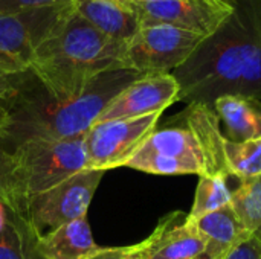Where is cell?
I'll return each mask as SVG.
<instances>
[{"label": "cell", "instance_id": "26", "mask_svg": "<svg viewBox=\"0 0 261 259\" xmlns=\"http://www.w3.org/2000/svg\"><path fill=\"white\" fill-rule=\"evenodd\" d=\"M225 259H261V246L251 238L231 250Z\"/></svg>", "mask_w": 261, "mask_h": 259}, {"label": "cell", "instance_id": "3", "mask_svg": "<svg viewBox=\"0 0 261 259\" xmlns=\"http://www.w3.org/2000/svg\"><path fill=\"white\" fill-rule=\"evenodd\" d=\"M124 49L125 43L110 40L72 9L37 47L29 70L50 95L70 98L101 73L125 69Z\"/></svg>", "mask_w": 261, "mask_h": 259}, {"label": "cell", "instance_id": "9", "mask_svg": "<svg viewBox=\"0 0 261 259\" xmlns=\"http://www.w3.org/2000/svg\"><path fill=\"white\" fill-rule=\"evenodd\" d=\"M70 2L0 14V53L28 70L37 47L70 14Z\"/></svg>", "mask_w": 261, "mask_h": 259}, {"label": "cell", "instance_id": "24", "mask_svg": "<svg viewBox=\"0 0 261 259\" xmlns=\"http://www.w3.org/2000/svg\"><path fill=\"white\" fill-rule=\"evenodd\" d=\"M86 259H144L141 246H122V247H98Z\"/></svg>", "mask_w": 261, "mask_h": 259}, {"label": "cell", "instance_id": "11", "mask_svg": "<svg viewBox=\"0 0 261 259\" xmlns=\"http://www.w3.org/2000/svg\"><path fill=\"white\" fill-rule=\"evenodd\" d=\"M177 95L179 85L171 73L141 75L110 101L96 122L162 113L177 101Z\"/></svg>", "mask_w": 261, "mask_h": 259}, {"label": "cell", "instance_id": "5", "mask_svg": "<svg viewBox=\"0 0 261 259\" xmlns=\"http://www.w3.org/2000/svg\"><path fill=\"white\" fill-rule=\"evenodd\" d=\"M205 37L168 24L141 26L127 41L122 63L141 75L173 73L197 49Z\"/></svg>", "mask_w": 261, "mask_h": 259}, {"label": "cell", "instance_id": "8", "mask_svg": "<svg viewBox=\"0 0 261 259\" xmlns=\"http://www.w3.org/2000/svg\"><path fill=\"white\" fill-rule=\"evenodd\" d=\"M127 168L153 176H203L206 171L199 143L187 127L154 130Z\"/></svg>", "mask_w": 261, "mask_h": 259}, {"label": "cell", "instance_id": "17", "mask_svg": "<svg viewBox=\"0 0 261 259\" xmlns=\"http://www.w3.org/2000/svg\"><path fill=\"white\" fill-rule=\"evenodd\" d=\"M96 249L87 215L38 237L43 259H86Z\"/></svg>", "mask_w": 261, "mask_h": 259}, {"label": "cell", "instance_id": "1", "mask_svg": "<svg viewBox=\"0 0 261 259\" xmlns=\"http://www.w3.org/2000/svg\"><path fill=\"white\" fill-rule=\"evenodd\" d=\"M234 11L171 75L177 101L211 105L222 96L261 101V0H231Z\"/></svg>", "mask_w": 261, "mask_h": 259}, {"label": "cell", "instance_id": "4", "mask_svg": "<svg viewBox=\"0 0 261 259\" xmlns=\"http://www.w3.org/2000/svg\"><path fill=\"white\" fill-rule=\"evenodd\" d=\"M11 156L12 202L21 214L31 198L86 169L84 136L24 140L11 150Z\"/></svg>", "mask_w": 261, "mask_h": 259}, {"label": "cell", "instance_id": "25", "mask_svg": "<svg viewBox=\"0 0 261 259\" xmlns=\"http://www.w3.org/2000/svg\"><path fill=\"white\" fill-rule=\"evenodd\" d=\"M70 0H0V14H11L26 9L54 6L60 3H66Z\"/></svg>", "mask_w": 261, "mask_h": 259}, {"label": "cell", "instance_id": "13", "mask_svg": "<svg viewBox=\"0 0 261 259\" xmlns=\"http://www.w3.org/2000/svg\"><path fill=\"white\" fill-rule=\"evenodd\" d=\"M70 3L78 17L118 43L127 44L141 27L135 8L125 0H72Z\"/></svg>", "mask_w": 261, "mask_h": 259}, {"label": "cell", "instance_id": "21", "mask_svg": "<svg viewBox=\"0 0 261 259\" xmlns=\"http://www.w3.org/2000/svg\"><path fill=\"white\" fill-rule=\"evenodd\" d=\"M232 191L228 186V177L222 174L199 176L194 203L190 217H200L222 208L231 206Z\"/></svg>", "mask_w": 261, "mask_h": 259}, {"label": "cell", "instance_id": "18", "mask_svg": "<svg viewBox=\"0 0 261 259\" xmlns=\"http://www.w3.org/2000/svg\"><path fill=\"white\" fill-rule=\"evenodd\" d=\"M40 235L21 212L11 211L0 235V259H43L38 250Z\"/></svg>", "mask_w": 261, "mask_h": 259}, {"label": "cell", "instance_id": "28", "mask_svg": "<svg viewBox=\"0 0 261 259\" xmlns=\"http://www.w3.org/2000/svg\"><path fill=\"white\" fill-rule=\"evenodd\" d=\"M11 211H14L12 208H9V205L3 200H0V235L3 234L6 224H8V220H9V214Z\"/></svg>", "mask_w": 261, "mask_h": 259}, {"label": "cell", "instance_id": "2", "mask_svg": "<svg viewBox=\"0 0 261 259\" xmlns=\"http://www.w3.org/2000/svg\"><path fill=\"white\" fill-rule=\"evenodd\" d=\"M141 73L115 69L96 76L80 95L58 98L28 69L23 82L9 104V124L5 143L9 150L31 139H70L84 136L110 101Z\"/></svg>", "mask_w": 261, "mask_h": 259}, {"label": "cell", "instance_id": "23", "mask_svg": "<svg viewBox=\"0 0 261 259\" xmlns=\"http://www.w3.org/2000/svg\"><path fill=\"white\" fill-rule=\"evenodd\" d=\"M11 171H12L11 150L5 143L3 136H0V200L6 202L9 205V208H12L15 211L14 202H12V192H11V189H12Z\"/></svg>", "mask_w": 261, "mask_h": 259}, {"label": "cell", "instance_id": "6", "mask_svg": "<svg viewBox=\"0 0 261 259\" xmlns=\"http://www.w3.org/2000/svg\"><path fill=\"white\" fill-rule=\"evenodd\" d=\"M161 114L95 122L84 134L86 169L106 172L127 166L147 137L156 130Z\"/></svg>", "mask_w": 261, "mask_h": 259}, {"label": "cell", "instance_id": "7", "mask_svg": "<svg viewBox=\"0 0 261 259\" xmlns=\"http://www.w3.org/2000/svg\"><path fill=\"white\" fill-rule=\"evenodd\" d=\"M104 171L83 169L54 188L35 195L24 206L23 215L41 234L87 215L92 198L104 177Z\"/></svg>", "mask_w": 261, "mask_h": 259}, {"label": "cell", "instance_id": "27", "mask_svg": "<svg viewBox=\"0 0 261 259\" xmlns=\"http://www.w3.org/2000/svg\"><path fill=\"white\" fill-rule=\"evenodd\" d=\"M17 72H23V69L17 66L12 60L0 53V73H17Z\"/></svg>", "mask_w": 261, "mask_h": 259}, {"label": "cell", "instance_id": "16", "mask_svg": "<svg viewBox=\"0 0 261 259\" xmlns=\"http://www.w3.org/2000/svg\"><path fill=\"white\" fill-rule=\"evenodd\" d=\"M213 108L223 136L232 142L261 137V101L245 96H222Z\"/></svg>", "mask_w": 261, "mask_h": 259}, {"label": "cell", "instance_id": "19", "mask_svg": "<svg viewBox=\"0 0 261 259\" xmlns=\"http://www.w3.org/2000/svg\"><path fill=\"white\" fill-rule=\"evenodd\" d=\"M231 208L246 234L261 246V177L239 182L232 191Z\"/></svg>", "mask_w": 261, "mask_h": 259}, {"label": "cell", "instance_id": "14", "mask_svg": "<svg viewBox=\"0 0 261 259\" xmlns=\"http://www.w3.org/2000/svg\"><path fill=\"white\" fill-rule=\"evenodd\" d=\"M184 118L185 127L194 134L202 151L206 169L205 174H222L229 177L223 154L225 136L214 108L205 104H188Z\"/></svg>", "mask_w": 261, "mask_h": 259}, {"label": "cell", "instance_id": "30", "mask_svg": "<svg viewBox=\"0 0 261 259\" xmlns=\"http://www.w3.org/2000/svg\"><path fill=\"white\" fill-rule=\"evenodd\" d=\"M196 259H211V258H210L208 255H205V253H203V255H200V256H197V258H196Z\"/></svg>", "mask_w": 261, "mask_h": 259}, {"label": "cell", "instance_id": "29", "mask_svg": "<svg viewBox=\"0 0 261 259\" xmlns=\"http://www.w3.org/2000/svg\"><path fill=\"white\" fill-rule=\"evenodd\" d=\"M128 3H150V2H156V0H125Z\"/></svg>", "mask_w": 261, "mask_h": 259}, {"label": "cell", "instance_id": "22", "mask_svg": "<svg viewBox=\"0 0 261 259\" xmlns=\"http://www.w3.org/2000/svg\"><path fill=\"white\" fill-rule=\"evenodd\" d=\"M24 72L26 70L17 73H0V136H3V139L9 124V104L23 82Z\"/></svg>", "mask_w": 261, "mask_h": 259}, {"label": "cell", "instance_id": "12", "mask_svg": "<svg viewBox=\"0 0 261 259\" xmlns=\"http://www.w3.org/2000/svg\"><path fill=\"white\" fill-rule=\"evenodd\" d=\"M139 246L144 259H196L205 253V241L185 212L164 217Z\"/></svg>", "mask_w": 261, "mask_h": 259}, {"label": "cell", "instance_id": "15", "mask_svg": "<svg viewBox=\"0 0 261 259\" xmlns=\"http://www.w3.org/2000/svg\"><path fill=\"white\" fill-rule=\"evenodd\" d=\"M191 220L205 241V255L211 259H225L237 246L251 240L231 206Z\"/></svg>", "mask_w": 261, "mask_h": 259}, {"label": "cell", "instance_id": "10", "mask_svg": "<svg viewBox=\"0 0 261 259\" xmlns=\"http://www.w3.org/2000/svg\"><path fill=\"white\" fill-rule=\"evenodd\" d=\"M141 26L168 24L208 37L232 14L231 0H156L130 3Z\"/></svg>", "mask_w": 261, "mask_h": 259}, {"label": "cell", "instance_id": "20", "mask_svg": "<svg viewBox=\"0 0 261 259\" xmlns=\"http://www.w3.org/2000/svg\"><path fill=\"white\" fill-rule=\"evenodd\" d=\"M223 154L228 176L239 182L261 177V137L245 142L223 139Z\"/></svg>", "mask_w": 261, "mask_h": 259}]
</instances>
